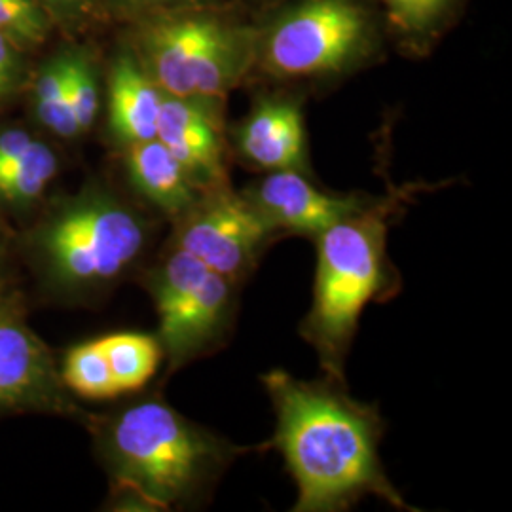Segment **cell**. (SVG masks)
<instances>
[{"label": "cell", "instance_id": "obj_1", "mask_svg": "<svg viewBox=\"0 0 512 512\" xmlns=\"http://www.w3.org/2000/svg\"><path fill=\"white\" fill-rule=\"evenodd\" d=\"M262 384L274 404L272 444L298 488L294 512L346 511L366 495L399 511L410 507L385 475L384 421L376 406L351 399L346 384L304 382L270 370Z\"/></svg>", "mask_w": 512, "mask_h": 512}, {"label": "cell", "instance_id": "obj_2", "mask_svg": "<svg viewBox=\"0 0 512 512\" xmlns=\"http://www.w3.org/2000/svg\"><path fill=\"white\" fill-rule=\"evenodd\" d=\"M249 84L321 88L384 59L389 35L378 0H277L253 14Z\"/></svg>", "mask_w": 512, "mask_h": 512}, {"label": "cell", "instance_id": "obj_3", "mask_svg": "<svg viewBox=\"0 0 512 512\" xmlns=\"http://www.w3.org/2000/svg\"><path fill=\"white\" fill-rule=\"evenodd\" d=\"M406 188L378 196L361 213L317 236L313 302L300 332L315 349L325 376L346 384L344 366L361 313L399 291V274L387 256L393 217L408 202Z\"/></svg>", "mask_w": 512, "mask_h": 512}, {"label": "cell", "instance_id": "obj_4", "mask_svg": "<svg viewBox=\"0 0 512 512\" xmlns=\"http://www.w3.org/2000/svg\"><path fill=\"white\" fill-rule=\"evenodd\" d=\"M101 448L116 486L148 509L200 497L234 459L258 450L222 439L162 401L131 404L105 421Z\"/></svg>", "mask_w": 512, "mask_h": 512}, {"label": "cell", "instance_id": "obj_5", "mask_svg": "<svg viewBox=\"0 0 512 512\" xmlns=\"http://www.w3.org/2000/svg\"><path fill=\"white\" fill-rule=\"evenodd\" d=\"M128 46L164 95L226 105L249 84L253 14L230 0L139 19Z\"/></svg>", "mask_w": 512, "mask_h": 512}, {"label": "cell", "instance_id": "obj_6", "mask_svg": "<svg viewBox=\"0 0 512 512\" xmlns=\"http://www.w3.org/2000/svg\"><path fill=\"white\" fill-rule=\"evenodd\" d=\"M145 219L110 192L90 188L63 203L38 232L50 274L67 289L109 285L143 255Z\"/></svg>", "mask_w": 512, "mask_h": 512}, {"label": "cell", "instance_id": "obj_7", "mask_svg": "<svg viewBox=\"0 0 512 512\" xmlns=\"http://www.w3.org/2000/svg\"><path fill=\"white\" fill-rule=\"evenodd\" d=\"M160 319V344L169 366L179 368L215 351L232 329L238 283L203 266L173 245L148 275Z\"/></svg>", "mask_w": 512, "mask_h": 512}, {"label": "cell", "instance_id": "obj_8", "mask_svg": "<svg viewBox=\"0 0 512 512\" xmlns=\"http://www.w3.org/2000/svg\"><path fill=\"white\" fill-rule=\"evenodd\" d=\"M175 220L173 245L234 283L251 274L264 251L281 238L274 224L230 184L205 190Z\"/></svg>", "mask_w": 512, "mask_h": 512}, {"label": "cell", "instance_id": "obj_9", "mask_svg": "<svg viewBox=\"0 0 512 512\" xmlns=\"http://www.w3.org/2000/svg\"><path fill=\"white\" fill-rule=\"evenodd\" d=\"M241 194L285 236L317 238L330 226L361 213L378 196L361 192H330L311 181V175L298 171L264 173Z\"/></svg>", "mask_w": 512, "mask_h": 512}, {"label": "cell", "instance_id": "obj_10", "mask_svg": "<svg viewBox=\"0 0 512 512\" xmlns=\"http://www.w3.org/2000/svg\"><path fill=\"white\" fill-rule=\"evenodd\" d=\"M232 145L239 160L256 171L311 175L302 99L293 90L260 93L232 131Z\"/></svg>", "mask_w": 512, "mask_h": 512}, {"label": "cell", "instance_id": "obj_11", "mask_svg": "<svg viewBox=\"0 0 512 512\" xmlns=\"http://www.w3.org/2000/svg\"><path fill=\"white\" fill-rule=\"evenodd\" d=\"M156 139L203 192L230 184L224 107L164 95Z\"/></svg>", "mask_w": 512, "mask_h": 512}, {"label": "cell", "instance_id": "obj_12", "mask_svg": "<svg viewBox=\"0 0 512 512\" xmlns=\"http://www.w3.org/2000/svg\"><path fill=\"white\" fill-rule=\"evenodd\" d=\"M61 380L46 346L19 319L14 308L0 304V408H59Z\"/></svg>", "mask_w": 512, "mask_h": 512}, {"label": "cell", "instance_id": "obj_13", "mask_svg": "<svg viewBox=\"0 0 512 512\" xmlns=\"http://www.w3.org/2000/svg\"><path fill=\"white\" fill-rule=\"evenodd\" d=\"M164 93L131 48L114 57L109 73V129L118 145L156 139Z\"/></svg>", "mask_w": 512, "mask_h": 512}, {"label": "cell", "instance_id": "obj_14", "mask_svg": "<svg viewBox=\"0 0 512 512\" xmlns=\"http://www.w3.org/2000/svg\"><path fill=\"white\" fill-rule=\"evenodd\" d=\"M126 169L133 188L173 219H179L203 194L181 162L158 139L126 147Z\"/></svg>", "mask_w": 512, "mask_h": 512}, {"label": "cell", "instance_id": "obj_15", "mask_svg": "<svg viewBox=\"0 0 512 512\" xmlns=\"http://www.w3.org/2000/svg\"><path fill=\"white\" fill-rule=\"evenodd\" d=\"M389 44L406 57L433 54L456 27L469 0H378Z\"/></svg>", "mask_w": 512, "mask_h": 512}, {"label": "cell", "instance_id": "obj_16", "mask_svg": "<svg viewBox=\"0 0 512 512\" xmlns=\"http://www.w3.org/2000/svg\"><path fill=\"white\" fill-rule=\"evenodd\" d=\"M118 393L137 391L156 374L162 359L158 338L143 332H116L99 338Z\"/></svg>", "mask_w": 512, "mask_h": 512}, {"label": "cell", "instance_id": "obj_17", "mask_svg": "<svg viewBox=\"0 0 512 512\" xmlns=\"http://www.w3.org/2000/svg\"><path fill=\"white\" fill-rule=\"evenodd\" d=\"M57 173L54 150L33 141L16 160L0 167V198L12 205L37 200Z\"/></svg>", "mask_w": 512, "mask_h": 512}, {"label": "cell", "instance_id": "obj_18", "mask_svg": "<svg viewBox=\"0 0 512 512\" xmlns=\"http://www.w3.org/2000/svg\"><path fill=\"white\" fill-rule=\"evenodd\" d=\"M35 110L42 126L63 139H74L80 133L74 120L71 97L67 88V54L57 55L37 76Z\"/></svg>", "mask_w": 512, "mask_h": 512}, {"label": "cell", "instance_id": "obj_19", "mask_svg": "<svg viewBox=\"0 0 512 512\" xmlns=\"http://www.w3.org/2000/svg\"><path fill=\"white\" fill-rule=\"evenodd\" d=\"M63 384L84 399H112L118 393L99 340L71 349L61 370Z\"/></svg>", "mask_w": 512, "mask_h": 512}, {"label": "cell", "instance_id": "obj_20", "mask_svg": "<svg viewBox=\"0 0 512 512\" xmlns=\"http://www.w3.org/2000/svg\"><path fill=\"white\" fill-rule=\"evenodd\" d=\"M54 25L40 0H0V35L18 50L40 46Z\"/></svg>", "mask_w": 512, "mask_h": 512}, {"label": "cell", "instance_id": "obj_21", "mask_svg": "<svg viewBox=\"0 0 512 512\" xmlns=\"http://www.w3.org/2000/svg\"><path fill=\"white\" fill-rule=\"evenodd\" d=\"M67 88L71 97L74 120L80 133H86L95 124L99 114V78L88 54H67Z\"/></svg>", "mask_w": 512, "mask_h": 512}, {"label": "cell", "instance_id": "obj_22", "mask_svg": "<svg viewBox=\"0 0 512 512\" xmlns=\"http://www.w3.org/2000/svg\"><path fill=\"white\" fill-rule=\"evenodd\" d=\"M230 0H105V18H114L124 23H135L139 19L200 8V6H217Z\"/></svg>", "mask_w": 512, "mask_h": 512}, {"label": "cell", "instance_id": "obj_23", "mask_svg": "<svg viewBox=\"0 0 512 512\" xmlns=\"http://www.w3.org/2000/svg\"><path fill=\"white\" fill-rule=\"evenodd\" d=\"M55 23L82 25L105 16V0H40Z\"/></svg>", "mask_w": 512, "mask_h": 512}, {"label": "cell", "instance_id": "obj_24", "mask_svg": "<svg viewBox=\"0 0 512 512\" xmlns=\"http://www.w3.org/2000/svg\"><path fill=\"white\" fill-rule=\"evenodd\" d=\"M21 76V61L18 48L0 35V99L18 86Z\"/></svg>", "mask_w": 512, "mask_h": 512}, {"label": "cell", "instance_id": "obj_25", "mask_svg": "<svg viewBox=\"0 0 512 512\" xmlns=\"http://www.w3.org/2000/svg\"><path fill=\"white\" fill-rule=\"evenodd\" d=\"M35 139L23 129L0 131V167L16 160L23 150L31 147Z\"/></svg>", "mask_w": 512, "mask_h": 512}, {"label": "cell", "instance_id": "obj_26", "mask_svg": "<svg viewBox=\"0 0 512 512\" xmlns=\"http://www.w3.org/2000/svg\"><path fill=\"white\" fill-rule=\"evenodd\" d=\"M234 2H238L239 6H243L251 14H255L258 10H262V8L270 6V4H275L277 0H234Z\"/></svg>", "mask_w": 512, "mask_h": 512}, {"label": "cell", "instance_id": "obj_27", "mask_svg": "<svg viewBox=\"0 0 512 512\" xmlns=\"http://www.w3.org/2000/svg\"><path fill=\"white\" fill-rule=\"evenodd\" d=\"M2 302H4V300H2V294H0V304H2Z\"/></svg>", "mask_w": 512, "mask_h": 512}]
</instances>
